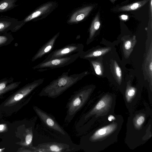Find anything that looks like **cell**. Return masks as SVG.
I'll return each instance as SVG.
<instances>
[{
  "mask_svg": "<svg viewBox=\"0 0 152 152\" xmlns=\"http://www.w3.org/2000/svg\"><path fill=\"white\" fill-rule=\"evenodd\" d=\"M97 129L81 137L79 145L80 149L86 152L102 150L117 140L123 122L122 117L118 115L111 121H107Z\"/></svg>",
  "mask_w": 152,
  "mask_h": 152,
  "instance_id": "1",
  "label": "cell"
},
{
  "mask_svg": "<svg viewBox=\"0 0 152 152\" xmlns=\"http://www.w3.org/2000/svg\"><path fill=\"white\" fill-rule=\"evenodd\" d=\"M70 69L64 72L57 78L51 82L40 91V96L56 98L81 80L87 73V72L69 75Z\"/></svg>",
  "mask_w": 152,
  "mask_h": 152,
  "instance_id": "2",
  "label": "cell"
},
{
  "mask_svg": "<svg viewBox=\"0 0 152 152\" xmlns=\"http://www.w3.org/2000/svg\"><path fill=\"white\" fill-rule=\"evenodd\" d=\"M115 97L107 94L104 96L91 109L84 114L76 124L77 131L82 126L93 116H104L113 113L112 109L114 108Z\"/></svg>",
  "mask_w": 152,
  "mask_h": 152,
  "instance_id": "3",
  "label": "cell"
},
{
  "mask_svg": "<svg viewBox=\"0 0 152 152\" xmlns=\"http://www.w3.org/2000/svg\"><path fill=\"white\" fill-rule=\"evenodd\" d=\"M92 88L85 86L75 92L69 99L66 106V115L65 122L69 124L82 108L90 97Z\"/></svg>",
  "mask_w": 152,
  "mask_h": 152,
  "instance_id": "4",
  "label": "cell"
},
{
  "mask_svg": "<svg viewBox=\"0 0 152 152\" xmlns=\"http://www.w3.org/2000/svg\"><path fill=\"white\" fill-rule=\"evenodd\" d=\"M72 142H65L53 141L43 142L34 147L33 152H65L77 151L80 149L78 145H70Z\"/></svg>",
  "mask_w": 152,
  "mask_h": 152,
  "instance_id": "5",
  "label": "cell"
},
{
  "mask_svg": "<svg viewBox=\"0 0 152 152\" xmlns=\"http://www.w3.org/2000/svg\"><path fill=\"white\" fill-rule=\"evenodd\" d=\"M33 108L41 122L48 128L60 136L70 140L67 132L58 123L53 116L37 106H34Z\"/></svg>",
  "mask_w": 152,
  "mask_h": 152,
  "instance_id": "6",
  "label": "cell"
},
{
  "mask_svg": "<svg viewBox=\"0 0 152 152\" xmlns=\"http://www.w3.org/2000/svg\"><path fill=\"white\" fill-rule=\"evenodd\" d=\"M83 51H80L70 56L53 59L42 62L33 67L39 72H43L55 68H61L72 64L79 57Z\"/></svg>",
  "mask_w": 152,
  "mask_h": 152,
  "instance_id": "7",
  "label": "cell"
},
{
  "mask_svg": "<svg viewBox=\"0 0 152 152\" xmlns=\"http://www.w3.org/2000/svg\"><path fill=\"white\" fill-rule=\"evenodd\" d=\"M83 47V46L81 44L72 43L67 45L63 48L56 49L50 53L42 62L70 56L82 51Z\"/></svg>",
  "mask_w": 152,
  "mask_h": 152,
  "instance_id": "8",
  "label": "cell"
},
{
  "mask_svg": "<svg viewBox=\"0 0 152 152\" xmlns=\"http://www.w3.org/2000/svg\"><path fill=\"white\" fill-rule=\"evenodd\" d=\"M140 97V96H138L136 88L129 85L127 86L124 98L126 107L131 113L133 112L134 107Z\"/></svg>",
  "mask_w": 152,
  "mask_h": 152,
  "instance_id": "9",
  "label": "cell"
},
{
  "mask_svg": "<svg viewBox=\"0 0 152 152\" xmlns=\"http://www.w3.org/2000/svg\"><path fill=\"white\" fill-rule=\"evenodd\" d=\"M59 32H58L55 34L39 49L33 57L32 59V61L41 58L52 50L59 35Z\"/></svg>",
  "mask_w": 152,
  "mask_h": 152,
  "instance_id": "10",
  "label": "cell"
},
{
  "mask_svg": "<svg viewBox=\"0 0 152 152\" xmlns=\"http://www.w3.org/2000/svg\"><path fill=\"white\" fill-rule=\"evenodd\" d=\"M23 24L22 21H19L13 18H0V32L14 29Z\"/></svg>",
  "mask_w": 152,
  "mask_h": 152,
  "instance_id": "11",
  "label": "cell"
},
{
  "mask_svg": "<svg viewBox=\"0 0 152 152\" xmlns=\"http://www.w3.org/2000/svg\"><path fill=\"white\" fill-rule=\"evenodd\" d=\"M93 8L92 6L83 8L74 13L68 20L69 23H76L83 20L89 14Z\"/></svg>",
  "mask_w": 152,
  "mask_h": 152,
  "instance_id": "12",
  "label": "cell"
},
{
  "mask_svg": "<svg viewBox=\"0 0 152 152\" xmlns=\"http://www.w3.org/2000/svg\"><path fill=\"white\" fill-rule=\"evenodd\" d=\"M53 6L51 3H48L42 6L22 20L23 24L49 11Z\"/></svg>",
  "mask_w": 152,
  "mask_h": 152,
  "instance_id": "13",
  "label": "cell"
},
{
  "mask_svg": "<svg viewBox=\"0 0 152 152\" xmlns=\"http://www.w3.org/2000/svg\"><path fill=\"white\" fill-rule=\"evenodd\" d=\"M110 48H105L97 50L90 51L86 53L83 51L80 54L79 57L84 59H89L102 55L107 53L110 50Z\"/></svg>",
  "mask_w": 152,
  "mask_h": 152,
  "instance_id": "14",
  "label": "cell"
},
{
  "mask_svg": "<svg viewBox=\"0 0 152 152\" xmlns=\"http://www.w3.org/2000/svg\"><path fill=\"white\" fill-rule=\"evenodd\" d=\"M19 0H1L0 1V13L11 10L17 6Z\"/></svg>",
  "mask_w": 152,
  "mask_h": 152,
  "instance_id": "15",
  "label": "cell"
},
{
  "mask_svg": "<svg viewBox=\"0 0 152 152\" xmlns=\"http://www.w3.org/2000/svg\"><path fill=\"white\" fill-rule=\"evenodd\" d=\"M136 42V37L134 36L132 38L124 42L123 50L125 56L128 57L129 56L133 50Z\"/></svg>",
  "mask_w": 152,
  "mask_h": 152,
  "instance_id": "16",
  "label": "cell"
},
{
  "mask_svg": "<svg viewBox=\"0 0 152 152\" xmlns=\"http://www.w3.org/2000/svg\"><path fill=\"white\" fill-rule=\"evenodd\" d=\"M148 0H144L125 6L118 9L120 11H129L136 10L144 5Z\"/></svg>",
  "mask_w": 152,
  "mask_h": 152,
  "instance_id": "17",
  "label": "cell"
},
{
  "mask_svg": "<svg viewBox=\"0 0 152 152\" xmlns=\"http://www.w3.org/2000/svg\"><path fill=\"white\" fill-rule=\"evenodd\" d=\"M100 26L99 16L97 14L92 23L89 30V39H92L96 31L99 28Z\"/></svg>",
  "mask_w": 152,
  "mask_h": 152,
  "instance_id": "18",
  "label": "cell"
},
{
  "mask_svg": "<svg viewBox=\"0 0 152 152\" xmlns=\"http://www.w3.org/2000/svg\"><path fill=\"white\" fill-rule=\"evenodd\" d=\"M114 73L118 82L120 83L122 79L121 70L116 61H115L114 65Z\"/></svg>",
  "mask_w": 152,
  "mask_h": 152,
  "instance_id": "19",
  "label": "cell"
},
{
  "mask_svg": "<svg viewBox=\"0 0 152 152\" xmlns=\"http://www.w3.org/2000/svg\"><path fill=\"white\" fill-rule=\"evenodd\" d=\"M91 63L96 73L101 75L102 74V69L100 63L95 61H91Z\"/></svg>",
  "mask_w": 152,
  "mask_h": 152,
  "instance_id": "20",
  "label": "cell"
},
{
  "mask_svg": "<svg viewBox=\"0 0 152 152\" xmlns=\"http://www.w3.org/2000/svg\"><path fill=\"white\" fill-rule=\"evenodd\" d=\"M33 138V132L28 134L25 136V144L26 145L31 146Z\"/></svg>",
  "mask_w": 152,
  "mask_h": 152,
  "instance_id": "21",
  "label": "cell"
},
{
  "mask_svg": "<svg viewBox=\"0 0 152 152\" xmlns=\"http://www.w3.org/2000/svg\"><path fill=\"white\" fill-rule=\"evenodd\" d=\"M7 40V38L5 37L0 36V45L4 43Z\"/></svg>",
  "mask_w": 152,
  "mask_h": 152,
  "instance_id": "22",
  "label": "cell"
},
{
  "mask_svg": "<svg viewBox=\"0 0 152 152\" xmlns=\"http://www.w3.org/2000/svg\"><path fill=\"white\" fill-rule=\"evenodd\" d=\"M120 17L121 19L123 20H126L128 18V16L126 15H122Z\"/></svg>",
  "mask_w": 152,
  "mask_h": 152,
  "instance_id": "23",
  "label": "cell"
},
{
  "mask_svg": "<svg viewBox=\"0 0 152 152\" xmlns=\"http://www.w3.org/2000/svg\"><path fill=\"white\" fill-rule=\"evenodd\" d=\"M6 86V85L4 83H0V90L4 89Z\"/></svg>",
  "mask_w": 152,
  "mask_h": 152,
  "instance_id": "24",
  "label": "cell"
},
{
  "mask_svg": "<svg viewBox=\"0 0 152 152\" xmlns=\"http://www.w3.org/2000/svg\"><path fill=\"white\" fill-rule=\"evenodd\" d=\"M4 128V125L3 124L0 125V131L3 130Z\"/></svg>",
  "mask_w": 152,
  "mask_h": 152,
  "instance_id": "25",
  "label": "cell"
},
{
  "mask_svg": "<svg viewBox=\"0 0 152 152\" xmlns=\"http://www.w3.org/2000/svg\"><path fill=\"white\" fill-rule=\"evenodd\" d=\"M3 149H4H4H0V151H1L2 150H3Z\"/></svg>",
  "mask_w": 152,
  "mask_h": 152,
  "instance_id": "26",
  "label": "cell"
},
{
  "mask_svg": "<svg viewBox=\"0 0 152 152\" xmlns=\"http://www.w3.org/2000/svg\"><path fill=\"white\" fill-rule=\"evenodd\" d=\"M111 0V1H115L116 0Z\"/></svg>",
  "mask_w": 152,
  "mask_h": 152,
  "instance_id": "27",
  "label": "cell"
}]
</instances>
